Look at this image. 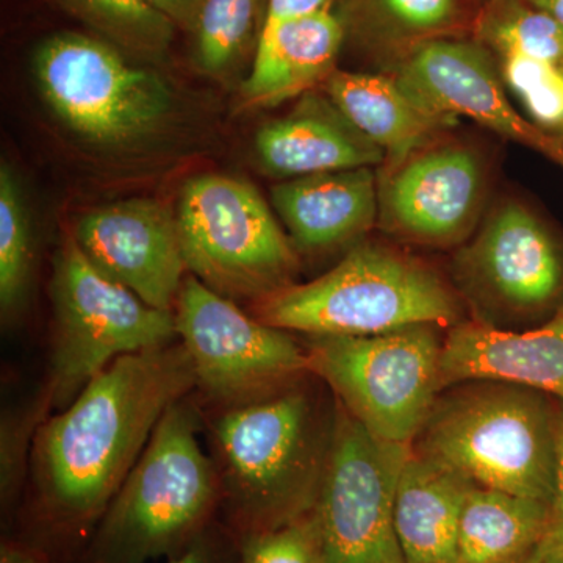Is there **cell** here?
Instances as JSON below:
<instances>
[{
    "label": "cell",
    "mask_w": 563,
    "mask_h": 563,
    "mask_svg": "<svg viewBox=\"0 0 563 563\" xmlns=\"http://www.w3.org/2000/svg\"><path fill=\"white\" fill-rule=\"evenodd\" d=\"M198 387L181 343L117 358L40 426L33 468L44 517L63 531L101 521L166 410Z\"/></svg>",
    "instance_id": "obj_1"
},
{
    "label": "cell",
    "mask_w": 563,
    "mask_h": 563,
    "mask_svg": "<svg viewBox=\"0 0 563 563\" xmlns=\"http://www.w3.org/2000/svg\"><path fill=\"white\" fill-rule=\"evenodd\" d=\"M562 418L563 404L547 393L465 380L440 393L412 448L474 485L551 504Z\"/></svg>",
    "instance_id": "obj_2"
},
{
    "label": "cell",
    "mask_w": 563,
    "mask_h": 563,
    "mask_svg": "<svg viewBox=\"0 0 563 563\" xmlns=\"http://www.w3.org/2000/svg\"><path fill=\"white\" fill-rule=\"evenodd\" d=\"M333 415L302 388L243 406L213 421L222 487L239 536L268 531L312 514L320 496Z\"/></svg>",
    "instance_id": "obj_3"
},
{
    "label": "cell",
    "mask_w": 563,
    "mask_h": 563,
    "mask_svg": "<svg viewBox=\"0 0 563 563\" xmlns=\"http://www.w3.org/2000/svg\"><path fill=\"white\" fill-rule=\"evenodd\" d=\"M257 318L312 336L374 335L418 324L461 322L459 292L435 269L384 246L362 242L309 284L291 285L257 303Z\"/></svg>",
    "instance_id": "obj_4"
},
{
    "label": "cell",
    "mask_w": 563,
    "mask_h": 563,
    "mask_svg": "<svg viewBox=\"0 0 563 563\" xmlns=\"http://www.w3.org/2000/svg\"><path fill=\"white\" fill-rule=\"evenodd\" d=\"M220 479L198 439V413L173 404L99 521L95 563L174 559L206 532Z\"/></svg>",
    "instance_id": "obj_5"
},
{
    "label": "cell",
    "mask_w": 563,
    "mask_h": 563,
    "mask_svg": "<svg viewBox=\"0 0 563 563\" xmlns=\"http://www.w3.org/2000/svg\"><path fill=\"white\" fill-rule=\"evenodd\" d=\"M176 214L187 269L210 290L258 303L295 285V246L250 181L195 177L181 188Z\"/></svg>",
    "instance_id": "obj_6"
},
{
    "label": "cell",
    "mask_w": 563,
    "mask_h": 563,
    "mask_svg": "<svg viewBox=\"0 0 563 563\" xmlns=\"http://www.w3.org/2000/svg\"><path fill=\"white\" fill-rule=\"evenodd\" d=\"M54 350L46 398L69 406L117 358L177 339L176 314L154 309L99 272L74 236L54 258L51 280Z\"/></svg>",
    "instance_id": "obj_7"
},
{
    "label": "cell",
    "mask_w": 563,
    "mask_h": 563,
    "mask_svg": "<svg viewBox=\"0 0 563 563\" xmlns=\"http://www.w3.org/2000/svg\"><path fill=\"white\" fill-rule=\"evenodd\" d=\"M440 325L354 336H314L310 373L344 409L387 442L413 444L440 393L444 339Z\"/></svg>",
    "instance_id": "obj_8"
},
{
    "label": "cell",
    "mask_w": 563,
    "mask_h": 563,
    "mask_svg": "<svg viewBox=\"0 0 563 563\" xmlns=\"http://www.w3.org/2000/svg\"><path fill=\"white\" fill-rule=\"evenodd\" d=\"M44 101L81 140L128 146L165 124L173 91L154 70L129 62L117 47L76 32L52 35L33 55Z\"/></svg>",
    "instance_id": "obj_9"
},
{
    "label": "cell",
    "mask_w": 563,
    "mask_h": 563,
    "mask_svg": "<svg viewBox=\"0 0 563 563\" xmlns=\"http://www.w3.org/2000/svg\"><path fill=\"white\" fill-rule=\"evenodd\" d=\"M453 279L472 321L529 331L563 310V247L525 203L504 201L459 246Z\"/></svg>",
    "instance_id": "obj_10"
},
{
    "label": "cell",
    "mask_w": 563,
    "mask_h": 563,
    "mask_svg": "<svg viewBox=\"0 0 563 563\" xmlns=\"http://www.w3.org/2000/svg\"><path fill=\"white\" fill-rule=\"evenodd\" d=\"M412 444L373 435L335 401L331 451L314 515L322 563H406L396 492Z\"/></svg>",
    "instance_id": "obj_11"
},
{
    "label": "cell",
    "mask_w": 563,
    "mask_h": 563,
    "mask_svg": "<svg viewBox=\"0 0 563 563\" xmlns=\"http://www.w3.org/2000/svg\"><path fill=\"white\" fill-rule=\"evenodd\" d=\"M174 314L198 387L224 409L261 401L310 373L309 354L287 331L250 317L195 276L181 285Z\"/></svg>",
    "instance_id": "obj_12"
},
{
    "label": "cell",
    "mask_w": 563,
    "mask_h": 563,
    "mask_svg": "<svg viewBox=\"0 0 563 563\" xmlns=\"http://www.w3.org/2000/svg\"><path fill=\"white\" fill-rule=\"evenodd\" d=\"M377 177V224L399 242L459 247L484 220L485 162L461 141L437 140Z\"/></svg>",
    "instance_id": "obj_13"
},
{
    "label": "cell",
    "mask_w": 563,
    "mask_h": 563,
    "mask_svg": "<svg viewBox=\"0 0 563 563\" xmlns=\"http://www.w3.org/2000/svg\"><path fill=\"white\" fill-rule=\"evenodd\" d=\"M390 76L429 113L455 121L470 118L563 166L562 141L517 113L484 44L451 38L426 41L402 55Z\"/></svg>",
    "instance_id": "obj_14"
},
{
    "label": "cell",
    "mask_w": 563,
    "mask_h": 563,
    "mask_svg": "<svg viewBox=\"0 0 563 563\" xmlns=\"http://www.w3.org/2000/svg\"><path fill=\"white\" fill-rule=\"evenodd\" d=\"M74 240L85 257L154 309L174 312L187 277L177 214L152 199H125L85 213Z\"/></svg>",
    "instance_id": "obj_15"
},
{
    "label": "cell",
    "mask_w": 563,
    "mask_h": 563,
    "mask_svg": "<svg viewBox=\"0 0 563 563\" xmlns=\"http://www.w3.org/2000/svg\"><path fill=\"white\" fill-rule=\"evenodd\" d=\"M263 172L290 180L314 174L383 166L384 151L324 91L301 96L285 117L266 122L254 141Z\"/></svg>",
    "instance_id": "obj_16"
},
{
    "label": "cell",
    "mask_w": 563,
    "mask_h": 563,
    "mask_svg": "<svg viewBox=\"0 0 563 563\" xmlns=\"http://www.w3.org/2000/svg\"><path fill=\"white\" fill-rule=\"evenodd\" d=\"M443 387L465 380H504L547 393L563 404V310L550 321L509 332L457 322L444 339Z\"/></svg>",
    "instance_id": "obj_17"
},
{
    "label": "cell",
    "mask_w": 563,
    "mask_h": 563,
    "mask_svg": "<svg viewBox=\"0 0 563 563\" xmlns=\"http://www.w3.org/2000/svg\"><path fill=\"white\" fill-rule=\"evenodd\" d=\"M272 206L296 251L355 246L377 224L379 177L357 168L284 180L272 188Z\"/></svg>",
    "instance_id": "obj_18"
},
{
    "label": "cell",
    "mask_w": 563,
    "mask_h": 563,
    "mask_svg": "<svg viewBox=\"0 0 563 563\" xmlns=\"http://www.w3.org/2000/svg\"><path fill=\"white\" fill-rule=\"evenodd\" d=\"M344 24L331 9L265 21L257 54L242 85L247 109H268L301 98L335 70Z\"/></svg>",
    "instance_id": "obj_19"
},
{
    "label": "cell",
    "mask_w": 563,
    "mask_h": 563,
    "mask_svg": "<svg viewBox=\"0 0 563 563\" xmlns=\"http://www.w3.org/2000/svg\"><path fill=\"white\" fill-rule=\"evenodd\" d=\"M472 485L412 448L396 492L395 525L404 562L459 563L463 503Z\"/></svg>",
    "instance_id": "obj_20"
},
{
    "label": "cell",
    "mask_w": 563,
    "mask_h": 563,
    "mask_svg": "<svg viewBox=\"0 0 563 563\" xmlns=\"http://www.w3.org/2000/svg\"><path fill=\"white\" fill-rule=\"evenodd\" d=\"M329 99L376 146L384 151L383 169L443 139L455 120L421 109L388 76L333 70L322 84Z\"/></svg>",
    "instance_id": "obj_21"
},
{
    "label": "cell",
    "mask_w": 563,
    "mask_h": 563,
    "mask_svg": "<svg viewBox=\"0 0 563 563\" xmlns=\"http://www.w3.org/2000/svg\"><path fill=\"white\" fill-rule=\"evenodd\" d=\"M550 515V503L472 485L463 503L459 563H529Z\"/></svg>",
    "instance_id": "obj_22"
},
{
    "label": "cell",
    "mask_w": 563,
    "mask_h": 563,
    "mask_svg": "<svg viewBox=\"0 0 563 563\" xmlns=\"http://www.w3.org/2000/svg\"><path fill=\"white\" fill-rule=\"evenodd\" d=\"M481 44L504 55L563 63V29L526 0H493L477 22Z\"/></svg>",
    "instance_id": "obj_23"
},
{
    "label": "cell",
    "mask_w": 563,
    "mask_h": 563,
    "mask_svg": "<svg viewBox=\"0 0 563 563\" xmlns=\"http://www.w3.org/2000/svg\"><path fill=\"white\" fill-rule=\"evenodd\" d=\"M268 0H203L196 22V62L203 73H229L266 21Z\"/></svg>",
    "instance_id": "obj_24"
},
{
    "label": "cell",
    "mask_w": 563,
    "mask_h": 563,
    "mask_svg": "<svg viewBox=\"0 0 563 563\" xmlns=\"http://www.w3.org/2000/svg\"><path fill=\"white\" fill-rule=\"evenodd\" d=\"M33 235L20 180L10 165L0 168V307L3 317L20 310L31 287Z\"/></svg>",
    "instance_id": "obj_25"
},
{
    "label": "cell",
    "mask_w": 563,
    "mask_h": 563,
    "mask_svg": "<svg viewBox=\"0 0 563 563\" xmlns=\"http://www.w3.org/2000/svg\"><path fill=\"white\" fill-rule=\"evenodd\" d=\"M60 2L70 13L106 35L111 43L143 57H162L172 46L176 24L146 0Z\"/></svg>",
    "instance_id": "obj_26"
},
{
    "label": "cell",
    "mask_w": 563,
    "mask_h": 563,
    "mask_svg": "<svg viewBox=\"0 0 563 563\" xmlns=\"http://www.w3.org/2000/svg\"><path fill=\"white\" fill-rule=\"evenodd\" d=\"M504 87L521 102L529 120L548 135H563V73L554 63L504 55L499 63Z\"/></svg>",
    "instance_id": "obj_27"
},
{
    "label": "cell",
    "mask_w": 563,
    "mask_h": 563,
    "mask_svg": "<svg viewBox=\"0 0 563 563\" xmlns=\"http://www.w3.org/2000/svg\"><path fill=\"white\" fill-rule=\"evenodd\" d=\"M240 563H322L320 528L314 510L268 531L243 533Z\"/></svg>",
    "instance_id": "obj_28"
},
{
    "label": "cell",
    "mask_w": 563,
    "mask_h": 563,
    "mask_svg": "<svg viewBox=\"0 0 563 563\" xmlns=\"http://www.w3.org/2000/svg\"><path fill=\"white\" fill-rule=\"evenodd\" d=\"M376 5L391 35L406 43V54L426 41L444 38L461 18L459 0H376Z\"/></svg>",
    "instance_id": "obj_29"
},
{
    "label": "cell",
    "mask_w": 563,
    "mask_h": 563,
    "mask_svg": "<svg viewBox=\"0 0 563 563\" xmlns=\"http://www.w3.org/2000/svg\"><path fill=\"white\" fill-rule=\"evenodd\" d=\"M40 407L33 406L29 412L9 418L2 422V455H0V492L2 503H11L20 488L22 472H24V459L27 454L29 439L33 429L40 424Z\"/></svg>",
    "instance_id": "obj_30"
},
{
    "label": "cell",
    "mask_w": 563,
    "mask_h": 563,
    "mask_svg": "<svg viewBox=\"0 0 563 563\" xmlns=\"http://www.w3.org/2000/svg\"><path fill=\"white\" fill-rule=\"evenodd\" d=\"M529 563H563V418L559 442L558 483L551 501L550 521L542 542Z\"/></svg>",
    "instance_id": "obj_31"
},
{
    "label": "cell",
    "mask_w": 563,
    "mask_h": 563,
    "mask_svg": "<svg viewBox=\"0 0 563 563\" xmlns=\"http://www.w3.org/2000/svg\"><path fill=\"white\" fill-rule=\"evenodd\" d=\"M169 563H240L239 550L231 555L224 544L207 536V531Z\"/></svg>",
    "instance_id": "obj_32"
},
{
    "label": "cell",
    "mask_w": 563,
    "mask_h": 563,
    "mask_svg": "<svg viewBox=\"0 0 563 563\" xmlns=\"http://www.w3.org/2000/svg\"><path fill=\"white\" fill-rule=\"evenodd\" d=\"M146 2L169 18L174 24L192 32L203 0H146Z\"/></svg>",
    "instance_id": "obj_33"
},
{
    "label": "cell",
    "mask_w": 563,
    "mask_h": 563,
    "mask_svg": "<svg viewBox=\"0 0 563 563\" xmlns=\"http://www.w3.org/2000/svg\"><path fill=\"white\" fill-rule=\"evenodd\" d=\"M332 0H268L266 21L303 16L317 11L331 9Z\"/></svg>",
    "instance_id": "obj_34"
},
{
    "label": "cell",
    "mask_w": 563,
    "mask_h": 563,
    "mask_svg": "<svg viewBox=\"0 0 563 563\" xmlns=\"http://www.w3.org/2000/svg\"><path fill=\"white\" fill-rule=\"evenodd\" d=\"M0 563H51L46 555L25 544L3 540L0 547Z\"/></svg>",
    "instance_id": "obj_35"
},
{
    "label": "cell",
    "mask_w": 563,
    "mask_h": 563,
    "mask_svg": "<svg viewBox=\"0 0 563 563\" xmlns=\"http://www.w3.org/2000/svg\"><path fill=\"white\" fill-rule=\"evenodd\" d=\"M526 2L550 14L563 29V0H526Z\"/></svg>",
    "instance_id": "obj_36"
},
{
    "label": "cell",
    "mask_w": 563,
    "mask_h": 563,
    "mask_svg": "<svg viewBox=\"0 0 563 563\" xmlns=\"http://www.w3.org/2000/svg\"><path fill=\"white\" fill-rule=\"evenodd\" d=\"M559 66H561V69H562V73H563V63H561V65H559Z\"/></svg>",
    "instance_id": "obj_37"
},
{
    "label": "cell",
    "mask_w": 563,
    "mask_h": 563,
    "mask_svg": "<svg viewBox=\"0 0 563 563\" xmlns=\"http://www.w3.org/2000/svg\"><path fill=\"white\" fill-rule=\"evenodd\" d=\"M562 143H563V135H562V139H561Z\"/></svg>",
    "instance_id": "obj_38"
}]
</instances>
